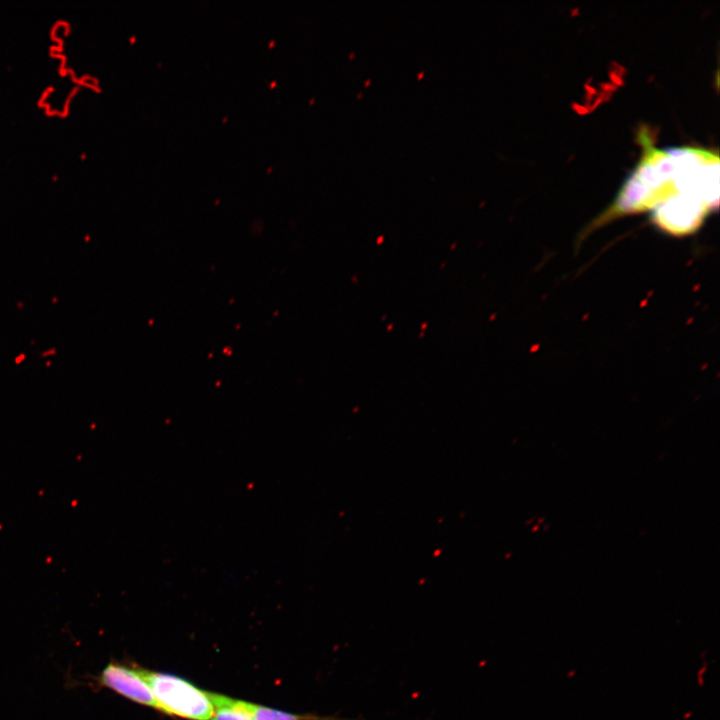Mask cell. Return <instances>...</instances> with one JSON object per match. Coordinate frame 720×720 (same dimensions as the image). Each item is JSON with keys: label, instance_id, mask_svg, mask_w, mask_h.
Instances as JSON below:
<instances>
[{"label": "cell", "instance_id": "5b68a950", "mask_svg": "<svg viewBox=\"0 0 720 720\" xmlns=\"http://www.w3.org/2000/svg\"><path fill=\"white\" fill-rule=\"evenodd\" d=\"M211 720H253L248 714L240 709L219 705L215 706V712Z\"/></svg>", "mask_w": 720, "mask_h": 720}, {"label": "cell", "instance_id": "277c9868", "mask_svg": "<svg viewBox=\"0 0 720 720\" xmlns=\"http://www.w3.org/2000/svg\"><path fill=\"white\" fill-rule=\"evenodd\" d=\"M209 696L214 708L219 705L237 708L248 714L253 720H351L314 714H292L212 692H209Z\"/></svg>", "mask_w": 720, "mask_h": 720}, {"label": "cell", "instance_id": "6da1fadb", "mask_svg": "<svg viewBox=\"0 0 720 720\" xmlns=\"http://www.w3.org/2000/svg\"><path fill=\"white\" fill-rule=\"evenodd\" d=\"M163 713L188 720H211L215 708L209 692L188 680L162 672L140 669Z\"/></svg>", "mask_w": 720, "mask_h": 720}, {"label": "cell", "instance_id": "3957f363", "mask_svg": "<svg viewBox=\"0 0 720 720\" xmlns=\"http://www.w3.org/2000/svg\"><path fill=\"white\" fill-rule=\"evenodd\" d=\"M99 687L114 691L133 702L162 712L140 669L115 661L109 662L96 677Z\"/></svg>", "mask_w": 720, "mask_h": 720}, {"label": "cell", "instance_id": "7a4b0ae2", "mask_svg": "<svg viewBox=\"0 0 720 720\" xmlns=\"http://www.w3.org/2000/svg\"><path fill=\"white\" fill-rule=\"evenodd\" d=\"M712 209L698 197L678 193L652 210V222L663 232L683 236L695 232Z\"/></svg>", "mask_w": 720, "mask_h": 720}]
</instances>
